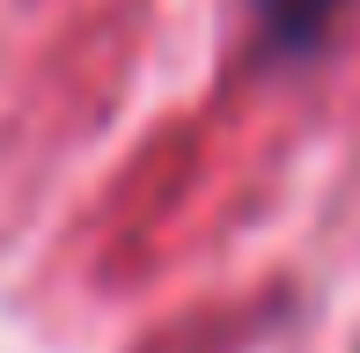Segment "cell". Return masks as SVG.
Segmentation results:
<instances>
[{"label":"cell","mask_w":360,"mask_h":353,"mask_svg":"<svg viewBox=\"0 0 360 353\" xmlns=\"http://www.w3.org/2000/svg\"><path fill=\"white\" fill-rule=\"evenodd\" d=\"M338 8H346V0H257V44H265L272 59H309L331 37Z\"/></svg>","instance_id":"6da1fadb"}]
</instances>
